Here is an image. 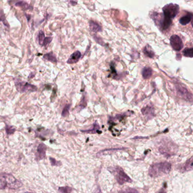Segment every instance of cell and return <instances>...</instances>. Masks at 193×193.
<instances>
[{
  "label": "cell",
  "mask_w": 193,
  "mask_h": 193,
  "mask_svg": "<svg viewBox=\"0 0 193 193\" xmlns=\"http://www.w3.org/2000/svg\"><path fill=\"white\" fill-rule=\"evenodd\" d=\"M5 129H6V133L8 135H11V134H13L16 131V127L13 126H9V125L6 126Z\"/></svg>",
  "instance_id": "obj_25"
},
{
  "label": "cell",
  "mask_w": 193,
  "mask_h": 193,
  "mask_svg": "<svg viewBox=\"0 0 193 193\" xmlns=\"http://www.w3.org/2000/svg\"><path fill=\"white\" fill-rule=\"evenodd\" d=\"M14 5L16 6L20 7V8H22L23 10H28L30 8V6L29 4H28L27 2H26L25 1H22L16 2Z\"/></svg>",
  "instance_id": "obj_17"
},
{
  "label": "cell",
  "mask_w": 193,
  "mask_h": 193,
  "mask_svg": "<svg viewBox=\"0 0 193 193\" xmlns=\"http://www.w3.org/2000/svg\"><path fill=\"white\" fill-rule=\"evenodd\" d=\"M158 193H166V190L164 189H161L158 191Z\"/></svg>",
  "instance_id": "obj_29"
},
{
  "label": "cell",
  "mask_w": 193,
  "mask_h": 193,
  "mask_svg": "<svg viewBox=\"0 0 193 193\" xmlns=\"http://www.w3.org/2000/svg\"><path fill=\"white\" fill-rule=\"evenodd\" d=\"M49 160H50V162L51 163L52 166H60V165H61V163L60 162H58L55 160V159L53 158H49Z\"/></svg>",
  "instance_id": "obj_27"
},
{
  "label": "cell",
  "mask_w": 193,
  "mask_h": 193,
  "mask_svg": "<svg viewBox=\"0 0 193 193\" xmlns=\"http://www.w3.org/2000/svg\"><path fill=\"white\" fill-rule=\"evenodd\" d=\"M122 193H138V191L133 188H127L123 190V192Z\"/></svg>",
  "instance_id": "obj_28"
},
{
  "label": "cell",
  "mask_w": 193,
  "mask_h": 193,
  "mask_svg": "<svg viewBox=\"0 0 193 193\" xmlns=\"http://www.w3.org/2000/svg\"><path fill=\"white\" fill-rule=\"evenodd\" d=\"M182 53H183V55L185 57L192 58L193 57V48H186L182 52Z\"/></svg>",
  "instance_id": "obj_20"
},
{
  "label": "cell",
  "mask_w": 193,
  "mask_h": 193,
  "mask_svg": "<svg viewBox=\"0 0 193 193\" xmlns=\"http://www.w3.org/2000/svg\"><path fill=\"white\" fill-rule=\"evenodd\" d=\"M73 189L69 186L59 187V191L60 193H71Z\"/></svg>",
  "instance_id": "obj_23"
},
{
  "label": "cell",
  "mask_w": 193,
  "mask_h": 193,
  "mask_svg": "<svg viewBox=\"0 0 193 193\" xmlns=\"http://www.w3.org/2000/svg\"><path fill=\"white\" fill-rule=\"evenodd\" d=\"M171 164L169 162L156 163L151 166L148 170V174L151 177H158L169 173L171 170Z\"/></svg>",
  "instance_id": "obj_3"
},
{
  "label": "cell",
  "mask_w": 193,
  "mask_h": 193,
  "mask_svg": "<svg viewBox=\"0 0 193 193\" xmlns=\"http://www.w3.org/2000/svg\"><path fill=\"white\" fill-rule=\"evenodd\" d=\"M193 157L191 156L189 160H188L186 162L182 164L178 165L177 170L179 172L181 173H185L186 172L191 171L193 170Z\"/></svg>",
  "instance_id": "obj_9"
},
{
  "label": "cell",
  "mask_w": 193,
  "mask_h": 193,
  "mask_svg": "<svg viewBox=\"0 0 193 193\" xmlns=\"http://www.w3.org/2000/svg\"><path fill=\"white\" fill-rule=\"evenodd\" d=\"M22 186L23 184L11 174H0V189L16 190Z\"/></svg>",
  "instance_id": "obj_2"
},
{
  "label": "cell",
  "mask_w": 193,
  "mask_h": 193,
  "mask_svg": "<svg viewBox=\"0 0 193 193\" xmlns=\"http://www.w3.org/2000/svg\"><path fill=\"white\" fill-rule=\"evenodd\" d=\"M98 129H99V126L98 124H97L96 123H95L93 125V127L88 130H84L82 131L83 132L85 133H98Z\"/></svg>",
  "instance_id": "obj_22"
},
{
  "label": "cell",
  "mask_w": 193,
  "mask_h": 193,
  "mask_svg": "<svg viewBox=\"0 0 193 193\" xmlns=\"http://www.w3.org/2000/svg\"><path fill=\"white\" fill-rule=\"evenodd\" d=\"M81 57V53L79 51H75L74 52L67 61V63L69 64H73L77 63L79 61Z\"/></svg>",
  "instance_id": "obj_11"
},
{
  "label": "cell",
  "mask_w": 193,
  "mask_h": 193,
  "mask_svg": "<svg viewBox=\"0 0 193 193\" xmlns=\"http://www.w3.org/2000/svg\"><path fill=\"white\" fill-rule=\"evenodd\" d=\"M89 24H90V28L92 31L94 32L102 31V27L98 23L94 21H90Z\"/></svg>",
  "instance_id": "obj_16"
},
{
  "label": "cell",
  "mask_w": 193,
  "mask_h": 193,
  "mask_svg": "<svg viewBox=\"0 0 193 193\" xmlns=\"http://www.w3.org/2000/svg\"><path fill=\"white\" fill-rule=\"evenodd\" d=\"M108 170L114 176L116 180L119 184L123 185L125 182H131L132 180L123 171L121 168L119 166L109 167Z\"/></svg>",
  "instance_id": "obj_4"
},
{
  "label": "cell",
  "mask_w": 193,
  "mask_h": 193,
  "mask_svg": "<svg viewBox=\"0 0 193 193\" xmlns=\"http://www.w3.org/2000/svg\"><path fill=\"white\" fill-rule=\"evenodd\" d=\"M179 10L180 7L177 4H168L163 8V19L160 20L159 23V26L162 30H166L170 27L172 20L177 15Z\"/></svg>",
  "instance_id": "obj_1"
},
{
  "label": "cell",
  "mask_w": 193,
  "mask_h": 193,
  "mask_svg": "<svg viewBox=\"0 0 193 193\" xmlns=\"http://www.w3.org/2000/svg\"><path fill=\"white\" fill-rule=\"evenodd\" d=\"M52 39H53L52 37H45V39L44 40L43 46H44L46 47L49 44L51 43Z\"/></svg>",
  "instance_id": "obj_26"
},
{
  "label": "cell",
  "mask_w": 193,
  "mask_h": 193,
  "mask_svg": "<svg viewBox=\"0 0 193 193\" xmlns=\"http://www.w3.org/2000/svg\"><path fill=\"white\" fill-rule=\"evenodd\" d=\"M70 106L71 105L70 104H67L64 107L63 110L62 112V114H61L63 117H67V116L69 114V109H70Z\"/></svg>",
  "instance_id": "obj_24"
},
{
  "label": "cell",
  "mask_w": 193,
  "mask_h": 193,
  "mask_svg": "<svg viewBox=\"0 0 193 193\" xmlns=\"http://www.w3.org/2000/svg\"><path fill=\"white\" fill-rule=\"evenodd\" d=\"M15 85L17 91L22 94L26 92H36L38 90V88L35 86L26 82L22 81L20 79L15 81Z\"/></svg>",
  "instance_id": "obj_6"
},
{
  "label": "cell",
  "mask_w": 193,
  "mask_h": 193,
  "mask_svg": "<svg viewBox=\"0 0 193 193\" xmlns=\"http://www.w3.org/2000/svg\"><path fill=\"white\" fill-rule=\"evenodd\" d=\"M170 44L173 50L176 51H180L184 47L182 40L177 35H173L170 37Z\"/></svg>",
  "instance_id": "obj_8"
},
{
  "label": "cell",
  "mask_w": 193,
  "mask_h": 193,
  "mask_svg": "<svg viewBox=\"0 0 193 193\" xmlns=\"http://www.w3.org/2000/svg\"><path fill=\"white\" fill-rule=\"evenodd\" d=\"M0 22H3L5 26H7L8 27H9V25L6 19V16L4 14V11L1 8H0Z\"/></svg>",
  "instance_id": "obj_19"
},
{
  "label": "cell",
  "mask_w": 193,
  "mask_h": 193,
  "mask_svg": "<svg viewBox=\"0 0 193 193\" xmlns=\"http://www.w3.org/2000/svg\"><path fill=\"white\" fill-rule=\"evenodd\" d=\"M192 18H193V14L192 13H190L187 15L181 17V18L180 20V23L182 25L185 26L186 24L189 23L191 21Z\"/></svg>",
  "instance_id": "obj_13"
},
{
  "label": "cell",
  "mask_w": 193,
  "mask_h": 193,
  "mask_svg": "<svg viewBox=\"0 0 193 193\" xmlns=\"http://www.w3.org/2000/svg\"><path fill=\"white\" fill-rule=\"evenodd\" d=\"M143 52L145 53V55L148 57H149L150 59L154 58L155 53L149 45H147L146 47L143 48Z\"/></svg>",
  "instance_id": "obj_15"
},
{
  "label": "cell",
  "mask_w": 193,
  "mask_h": 193,
  "mask_svg": "<svg viewBox=\"0 0 193 193\" xmlns=\"http://www.w3.org/2000/svg\"><path fill=\"white\" fill-rule=\"evenodd\" d=\"M47 146L43 143H40L38 147L37 151L36 153V159L38 161L44 159L46 156Z\"/></svg>",
  "instance_id": "obj_10"
},
{
  "label": "cell",
  "mask_w": 193,
  "mask_h": 193,
  "mask_svg": "<svg viewBox=\"0 0 193 193\" xmlns=\"http://www.w3.org/2000/svg\"><path fill=\"white\" fill-rule=\"evenodd\" d=\"M43 59L46 61L51 62L52 63H57V59L56 58V56L52 52L44 55Z\"/></svg>",
  "instance_id": "obj_12"
},
{
  "label": "cell",
  "mask_w": 193,
  "mask_h": 193,
  "mask_svg": "<svg viewBox=\"0 0 193 193\" xmlns=\"http://www.w3.org/2000/svg\"><path fill=\"white\" fill-rule=\"evenodd\" d=\"M142 74L144 79H149L152 75V70L150 67L146 66L143 69Z\"/></svg>",
  "instance_id": "obj_14"
},
{
  "label": "cell",
  "mask_w": 193,
  "mask_h": 193,
  "mask_svg": "<svg viewBox=\"0 0 193 193\" xmlns=\"http://www.w3.org/2000/svg\"><path fill=\"white\" fill-rule=\"evenodd\" d=\"M45 38V34L44 33V32L41 30H40L39 32L38 35V43L41 46L43 47V44L44 40Z\"/></svg>",
  "instance_id": "obj_21"
},
{
  "label": "cell",
  "mask_w": 193,
  "mask_h": 193,
  "mask_svg": "<svg viewBox=\"0 0 193 193\" xmlns=\"http://www.w3.org/2000/svg\"><path fill=\"white\" fill-rule=\"evenodd\" d=\"M142 111L143 114L146 115L147 116H151V117H152V115L154 114L153 108L150 106H147L146 108H143Z\"/></svg>",
  "instance_id": "obj_18"
},
{
  "label": "cell",
  "mask_w": 193,
  "mask_h": 193,
  "mask_svg": "<svg viewBox=\"0 0 193 193\" xmlns=\"http://www.w3.org/2000/svg\"><path fill=\"white\" fill-rule=\"evenodd\" d=\"M176 88L177 94L179 96L185 99L186 100L190 102H193V95L186 88L182 87L180 85L176 86Z\"/></svg>",
  "instance_id": "obj_7"
},
{
  "label": "cell",
  "mask_w": 193,
  "mask_h": 193,
  "mask_svg": "<svg viewBox=\"0 0 193 193\" xmlns=\"http://www.w3.org/2000/svg\"><path fill=\"white\" fill-rule=\"evenodd\" d=\"M26 16H27V20H28V21H29V20H30V18H31V16H30V15H26Z\"/></svg>",
  "instance_id": "obj_30"
},
{
  "label": "cell",
  "mask_w": 193,
  "mask_h": 193,
  "mask_svg": "<svg viewBox=\"0 0 193 193\" xmlns=\"http://www.w3.org/2000/svg\"><path fill=\"white\" fill-rule=\"evenodd\" d=\"M159 150L161 154L165 156H172L178 151V147L173 142L167 141L163 142Z\"/></svg>",
  "instance_id": "obj_5"
}]
</instances>
